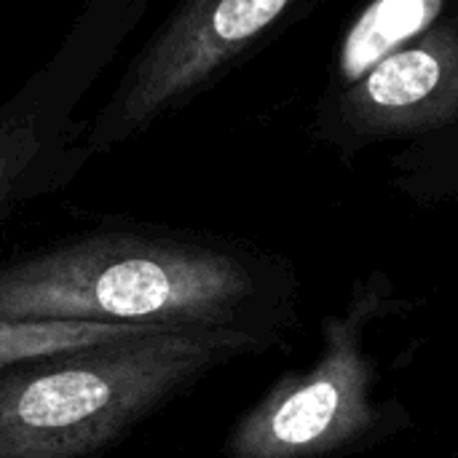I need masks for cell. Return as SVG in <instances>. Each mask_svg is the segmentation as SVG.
Returning <instances> with one entry per match:
<instances>
[{
  "mask_svg": "<svg viewBox=\"0 0 458 458\" xmlns=\"http://www.w3.org/2000/svg\"><path fill=\"white\" fill-rule=\"evenodd\" d=\"M295 266L215 233L102 223L0 263V322L250 330L290 344Z\"/></svg>",
  "mask_w": 458,
  "mask_h": 458,
  "instance_id": "1",
  "label": "cell"
},
{
  "mask_svg": "<svg viewBox=\"0 0 458 458\" xmlns=\"http://www.w3.org/2000/svg\"><path fill=\"white\" fill-rule=\"evenodd\" d=\"M309 131L344 166L378 150L389 185L421 209L458 199V0H365Z\"/></svg>",
  "mask_w": 458,
  "mask_h": 458,
  "instance_id": "2",
  "label": "cell"
},
{
  "mask_svg": "<svg viewBox=\"0 0 458 458\" xmlns=\"http://www.w3.org/2000/svg\"><path fill=\"white\" fill-rule=\"evenodd\" d=\"M290 344L250 330H156L0 368V458H99L217 368Z\"/></svg>",
  "mask_w": 458,
  "mask_h": 458,
  "instance_id": "3",
  "label": "cell"
},
{
  "mask_svg": "<svg viewBox=\"0 0 458 458\" xmlns=\"http://www.w3.org/2000/svg\"><path fill=\"white\" fill-rule=\"evenodd\" d=\"M413 311L386 271L360 276L341 311L322 317L311 368L287 370L239 416L225 458H346L413 429L400 400H378L384 373L368 344L378 325Z\"/></svg>",
  "mask_w": 458,
  "mask_h": 458,
  "instance_id": "4",
  "label": "cell"
},
{
  "mask_svg": "<svg viewBox=\"0 0 458 458\" xmlns=\"http://www.w3.org/2000/svg\"><path fill=\"white\" fill-rule=\"evenodd\" d=\"M153 0H78L56 48L0 102V225L67 188L91 161L78 107L118 59Z\"/></svg>",
  "mask_w": 458,
  "mask_h": 458,
  "instance_id": "5",
  "label": "cell"
},
{
  "mask_svg": "<svg viewBox=\"0 0 458 458\" xmlns=\"http://www.w3.org/2000/svg\"><path fill=\"white\" fill-rule=\"evenodd\" d=\"M311 3L317 0H174L91 115V158L188 107Z\"/></svg>",
  "mask_w": 458,
  "mask_h": 458,
  "instance_id": "6",
  "label": "cell"
},
{
  "mask_svg": "<svg viewBox=\"0 0 458 458\" xmlns=\"http://www.w3.org/2000/svg\"><path fill=\"white\" fill-rule=\"evenodd\" d=\"M131 330H142V327L94 325V322H0V368L62 349L110 341Z\"/></svg>",
  "mask_w": 458,
  "mask_h": 458,
  "instance_id": "7",
  "label": "cell"
},
{
  "mask_svg": "<svg viewBox=\"0 0 458 458\" xmlns=\"http://www.w3.org/2000/svg\"><path fill=\"white\" fill-rule=\"evenodd\" d=\"M454 458H458V451H456V454H454Z\"/></svg>",
  "mask_w": 458,
  "mask_h": 458,
  "instance_id": "8",
  "label": "cell"
}]
</instances>
